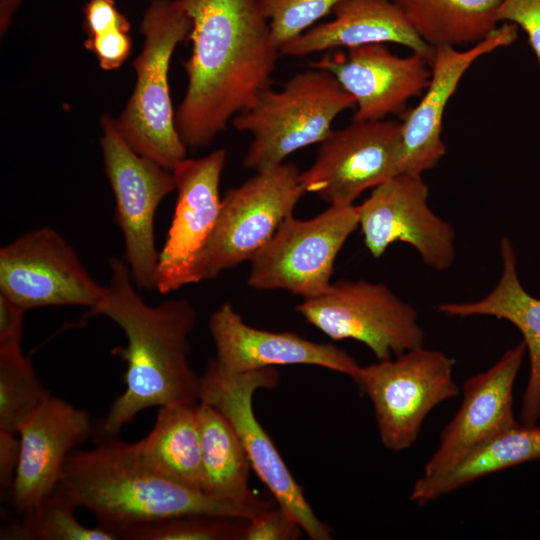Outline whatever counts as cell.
<instances>
[{
  "mask_svg": "<svg viewBox=\"0 0 540 540\" xmlns=\"http://www.w3.org/2000/svg\"><path fill=\"white\" fill-rule=\"evenodd\" d=\"M341 0H259L279 49L332 12Z\"/></svg>",
  "mask_w": 540,
  "mask_h": 540,
  "instance_id": "f546056e",
  "label": "cell"
},
{
  "mask_svg": "<svg viewBox=\"0 0 540 540\" xmlns=\"http://www.w3.org/2000/svg\"><path fill=\"white\" fill-rule=\"evenodd\" d=\"M105 291L53 228L31 230L0 249V294L24 311L66 305L90 310Z\"/></svg>",
  "mask_w": 540,
  "mask_h": 540,
  "instance_id": "7c38bea8",
  "label": "cell"
},
{
  "mask_svg": "<svg viewBox=\"0 0 540 540\" xmlns=\"http://www.w3.org/2000/svg\"><path fill=\"white\" fill-rule=\"evenodd\" d=\"M191 19L184 97L175 112L187 148L213 142L272 83L281 56L259 0H179Z\"/></svg>",
  "mask_w": 540,
  "mask_h": 540,
  "instance_id": "6da1fadb",
  "label": "cell"
},
{
  "mask_svg": "<svg viewBox=\"0 0 540 540\" xmlns=\"http://www.w3.org/2000/svg\"><path fill=\"white\" fill-rule=\"evenodd\" d=\"M310 66L330 72L354 98L353 121L383 120L405 114L431 77V60L416 52L398 56L384 43L327 53Z\"/></svg>",
  "mask_w": 540,
  "mask_h": 540,
  "instance_id": "9a60e30c",
  "label": "cell"
},
{
  "mask_svg": "<svg viewBox=\"0 0 540 540\" xmlns=\"http://www.w3.org/2000/svg\"><path fill=\"white\" fill-rule=\"evenodd\" d=\"M191 26L179 0H150L140 23L143 49L132 62L135 86L116 118L130 147L168 170L187 157L175 123L168 73L173 53L188 38Z\"/></svg>",
  "mask_w": 540,
  "mask_h": 540,
  "instance_id": "277c9868",
  "label": "cell"
},
{
  "mask_svg": "<svg viewBox=\"0 0 540 540\" xmlns=\"http://www.w3.org/2000/svg\"><path fill=\"white\" fill-rule=\"evenodd\" d=\"M354 98L328 71L312 67L294 74L280 89L271 86L231 124L251 135L243 166L258 171L285 162L292 153L321 143Z\"/></svg>",
  "mask_w": 540,
  "mask_h": 540,
  "instance_id": "5b68a950",
  "label": "cell"
},
{
  "mask_svg": "<svg viewBox=\"0 0 540 540\" xmlns=\"http://www.w3.org/2000/svg\"><path fill=\"white\" fill-rule=\"evenodd\" d=\"M500 255L499 281L486 296L476 301L441 303L437 311L459 318L492 316L510 322L521 332L530 362L521 420L524 424H535L540 417V298L523 287L517 272L516 252L507 237L500 241Z\"/></svg>",
  "mask_w": 540,
  "mask_h": 540,
  "instance_id": "7402d4cb",
  "label": "cell"
},
{
  "mask_svg": "<svg viewBox=\"0 0 540 540\" xmlns=\"http://www.w3.org/2000/svg\"><path fill=\"white\" fill-rule=\"evenodd\" d=\"M225 149L200 158H185L171 170L177 192L167 239L159 252L156 289L166 294L185 286L194 259L208 241L218 219L219 186Z\"/></svg>",
  "mask_w": 540,
  "mask_h": 540,
  "instance_id": "e0dca14e",
  "label": "cell"
},
{
  "mask_svg": "<svg viewBox=\"0 0 540 540\" xmlns=\"http://www.w3.org/2000/svg\"><path fill=\"white\" fill-rule=\"evenodd\" d=\"M83 30L92 37L113 28L130 30V22L115 0H88L83 7Z\"/></svg>",
  "mask_w": 540,
  "mask_h": 540,
  "instance_id": "836d02e7",
  "label": "cell"
},
{
  "mask_svg": "<svg viewBox=\"0 0 540 540\" xmlns=\"http://www.w3.org/2000/svg\"><path fill=\"white\" fill-rule=\"evenodd\" d=\"M76 507L53 492L22 513L18 522L4 526L1 540H117L99 526L88 527L75 516Z\"/></svg>",
  "mask_w": 540,
  "mask_h": 540,
  "instance_id": "83f0119b",
  "label": "cell"
},
{
  "mask_svg": "<svg viewBox=\"0 0 540 540\" xmlns=\"http://www.w3.org/2000/svg\"><path fill=\"white\" fill-rule=\"evenodd\" d=\"M20 459V439L16 434L0 431V486L11 490Z\"/></svg>",
  "mask_w": 540,
  "mask_h": 540,
  "instance_id": "e575fe53",
  "label": "cell"
},
{
  "mask_svg": "<svg viewBox=\"0 0 540 540\" xmlns=\"http://www.w3.org/2000/svg\"><path fill=\"white\" fill-rule=\"evenodd\" d=\"M526 352L522 340L488 370L464 382L459 410L442 430L439 444L424 466V476L448 469L482 442L518 424L513 388Z\"/></svg>",
  "mask_w": 540,
  "mask_h": 540,
  "instance_id": "d6986e66",
  "label": "cell"
},
{
  "mask_svg": "<svg viewBox=\"0 0 540 540\" xmlns=\"http://www.w3.org/2000/svg\"><path fill=\"white\" fill-rule=\"evenodd\" d=\"M295 309L332 340L363 343L377 360L424 346L425 332L416 309L384 283L339 280L320 296L303 299Z\"/></svg>",
  "mask_w": 540,
  "mask_h": 540,
  "instance_id": "8fae6325",
  "label": "cell"
},
{
  "mask_svg": "<svg viewBox=\"0 0 540 540\" xmlns=\"http://www.w3.org/2000/svg\"><path fill=\"white\" fill-rule=\"evenodd\" d=\"M429 188L422 176L399 174L372 189L358 207L364 243L380 258L394 242L412 246L429 268L449 269L456 256L453 226L428 203Z\"/></svg>",
  "mask_w": 540,
  "mask_h": 540,
  "instance_id": "5bb4252c",
  "label": "cell"
},
{
  "mask_svg": "<svg viewBox=\"0 0 540 540\" xmlns=\"http://www.w3.org/2000/svg\"><path fill=\"white\" fill-rule=\"evenodd\" d=\"M23 0H0V33L5 34L10 28L14 15Z\"/></svg>",
  "mask_w": 540,
  "mask_h": 540,
  "instance_id": "8d00e7d4",
  "label": "cell"
},
{
  "mask_svg": "<svg viewBox=\"0 0 540 540\" xmlns=\"http://www.w3.org/2000/svg\"><path fill=\"white\" fill-rule=\"evenodd\" d=\"M517 37L518 26L506 22L466 50L449 45L434 47L429 84L402 122L398 175L422 176L440 162L446 153L442 139L444 112L464 74L476 60L511 45Z\"/></svg>",
  "mask_w": 540,
  "mask_h": 540,
  "instance_id": "2e32d148",
  "label": "cell"
},
{
  "mask_svg": "<svg viewBox=\"0 0 540 540\" xmlns=\"http://www.w3.org/2000/svg\"><path fill=\"white\" fill-rule=\"evenodd\" d=\"M248 521L217 514H190L141 526L123 540H243Z\"/></svg>",
  "mask_w": 540,
  "mask_h": 540,
  "instance_id": "f1b7e54d",
  "label": "cell"
},
{
  "mask_svg": "<svg viewBox=\"0 0 540 540\" xmlns=\"http://www.w3.org/2000/svg\"><path fill=\"white\" fill-rule=\"evenodd\" d=\"M129 31L113 28L98 35L87 37L84 47L95 54L99 66L105 71L116 70L128 59L132 50Z\"/></svg>",
  "mask_w": 540,
  "mask_h": 540,
  "instance_id": "1f68e13d",
  "label": "cell"
},
{
  "mask_svg": "<svg viewBox=\"0 0 540 540\" xmlns=\"http://www.w3.org/2000/svg\"><path fill=\"white\" fill-rule=\"evenodd\" d=\"M331 13L333 20L315 24L282 46L280 54L305 57L338 48L394 43L432 60L434 47L418 35L392 0H341Z\"/></svg>",
  "mask_w": 540,
  "mask_h": 540,
  "instance_id": "44dd1931",
  "label": "cell"
},
{
  "mask_svg": "<svg viewBox=\"0 0 540 540\" xmlns=\"http://www.w3.org/2000/svg\"><path fill=\"white\" fill-rule=\"evenodd\" d=\"M278 381L276 367L235 373L226 370L215 358L207 363L200 376L199 401L213 406L230 422L247 452L252 470L277 505L301 525L310 539L331 540L332 528L316 516L301 486L254 414L255 392L273 389Z\"/></svg>",
  "mask_w": 540,
  "mask_h": 540,
  "instance_id": "52a82bcc",
  "label": "cell"
},
{
  "mask_svg": "<svg viewBox=\"0 0 540 540\" xmlns=\"http://www.w3.org/2000/svg\"><path fill=\"white\" fill-rule=\"evenodd\" d=\"M142 463L160 476L201 491L202 457L196 405L158 407L151 431L132 443Z\"/></svg>",
  "mask_w": 540,
  "mask_h": 540,
  "instance_id": "cb8c5ba5",
  "label": "cell"
},
{
  "mask_svg": "<svg viewBox=\"0 0 540 540\" xmlns=\"http://www.w3.org/2000/svg\"><path fill=\"white\" fill-rule=\"evenodd\" d=\"M105 173L115 198V221L124 240V258L134 284L156 289L159 253L154 219L160 202L175 190L173 173L135 152L121 135L116 118H100Z\"/></svg>",
  "mask_w": 540,
  "mask_h": 540,
  "instance_id": "30bf717a",
  "label": "cell"
},
{
  "mask_svg": "<svg viewBox=\"0 0 540 540\" xmlns=\"http://www.w3.org/2000/svg\"><path fill=\"white\" fill-rule=\"evenodd\" d=\"M55 493L76 508L89 510L97 526L117 540L154 522L190 514H217L251 519L276 505L261 498L239 503L219 500L172 482L146 467L133 444L113 438L67 457Z\"/></svg>",
  "mask_w": 540,
  "mask_h": 540,
  "instance_id": "3957f363",
  "label": "cell"
},
{
  "mask_svg": "<svg viewBox=\"0 0 540 540\" xmlns=\"http://www.w3.org/2000/svg\"><path fill=\"white\" fill-rule=\"evenodd\" d=\"M301 525L277 504L249 519L243 540H297Z\"/></svg>",
  "mask_w": 540,
  "mask_h": 540,
  "instance_id": "4dcf8cb0",
  "label": "cell"
},
{
  "mask_svg": "<svg viewBox=\"0 0 540 540\" xmlns=\"http://www.w3.org/2000/svg\"><path fill=\"white\" fill-rule=\"evenodd\" d=\"M402 122L353 121L332 130L312 165L300 173L305 193L329 205H352L366 190L398 175Z\"/></svg>",
  "mask_w": 540,
  "mask_h": 540,
  "instance_id": "4fadbf2b",
  "label": "cell"
},
{
  "mask_svg": "<svg viewBox=\"0 0 540 540\" xmlns=\"http://www.w3.org/2000/svg\"><path fill=\"white\" fill-rule=\"evenodd\" d=\"M202 483L206 495L225 501L248 503L261 498L249 488L252 466L230 422L213 406L199 401Z\"/></svg>",
  "mask_w": 540,
  "mask_h": 540,
  "instance_id": "d4e9b609",
  "label": "cell"
},
{
  "mask_svg": "<svg viewBox=\"0 0 540 540\" xmlns=\"http://www.w3.org/2000/svg\"><path fill=\"white\" fill-rule=\"evenodd\" d=\"M359 226L358 207L329 205L303 220L289 215L250 260L247 284L255 290H286L310 299L332 284L336 257Z\"/></svg>",
  "mask_w": 540,
  "mask_h": 540,
  "instance_id": "9c48e42d",
  "label": "cell"
},
{
  "mask_svg": "<svg viewBox=\"0 0 540 540\" xmlns=\"http://www.w3.org/2000/svg\"><path fill=\"white\" fill-rule=\"evenodd\" d=\"M540 458V427L520 424L499 432L456 464L414 483L410 500L418 505L449 494L486 475Z\"/></svg>",
  "mask_w": 540,
  "mask_h": 540,
  "instance_id": "603a6c76",
  "label": "cell"
},
{
  "mask_svg": "<svg viewBox=\"0 0 540 540\" xmlns=\"http://www.w3.org/2000/svg\"><path fill=\"white\" fill-rule=\"evenodd\" d=\"M430 46L476 44L497 28L503 0H392Z\"/></svg>",
  "mask_w": 540,
  "mask_h": 540,
  "instance_id": "484cf974",
  "label": "cell"
},
{
  "mask_svg": "<svg viewBox=\"0 0 540 540\" xmlns=\"http://www.w3.org/2000/svg\"><path fill=\"white\" fill-rule=\"evenodd\" d=\"M454 361L444 352L418 347L396 359L360 366L355 383L373 405L383 445L395 452L412 446L428 413L456 397Z\"/></svg>",
  "mask_w": 540,
  "mask_h": 540,
  "instance_id": "ba28073f",
  "label": "cell"
},
{
  "mask_svg": "<svg viewBox=\"0 0 540 540\" xmlns=\"http://www.w3.org/2000/svg\"><path fill=\"white\" fill-rule=\"evenodd\" d=\"M20 459L11 502L20 514L52 494L75 447L93 434L91 414L50 394L18 430Z\"/></svg>",
  "mask_w": 540,
  "mask_h": 540,
  "instance_id": "ac0fdd59",
  "label": "cell"
},
{
  "mask_svg": "<svg viewBox=\"0 0 540 540\" xmlns=\"http://www.w3.org/2000/svg\"><path fill=\"white\" fill-rule=\"evenodd\" d=\"M21 344H0V431L14 434L51 394L24 356Z\"/></svg>",
  "mask_w": 540,
  "mask_h": 540,
  "instance_id": "4316f807",
  "label": "cell"
},
{
  "mask_svg": "<svg viewBox=\"0 0 540 540\" xmlns=\"http://www.w3.org/2000/svg\"><path fill=\"white\" fill-rule=\"evenodd\" d=\"M216 360L226 370L243 373L281 365H313L356 377L360 365L344 349L318 343L294 332L257 329L244 322L230 302L209 318Z\"/></svg>",
  "mask_w": 540,
  "mask_h": 540,
  "instance_id": "ffe728a7",
  "label": "cell"
},
{
  "mask_svg": "<svg viewBox=\"0 0 540 540\" xmlns=\"http://www.w3.org/2000/svg\"><path fill=\"white\" fill-rule=\"evenodd\" d=\"M301 171L283 162L255 174L226 191L215 227L192 262L185 285L217 278L250 262L293 211L305 193Z\"/></svg>",
  "mask_w": 540,
  "mask_h": 540,
  "instance_id": "8992f818",
  "label": "cell"
},
{
  "mask_svg": "<svg viewBox=\"0 0 540 540\" xmlns=\"http://www.w3.org/2000/svg\"><path fill=\"white\" fill-rule=\"evenodd\" d=\"M498 21H506L520 27L527 35L540 65V0H503Z\"/></svg>",
  "mask_w": 540,
  "mask_h": 540,
  "instance_id": "d6a6232c",
  "label": "cell"
},
{
  "mask_svg": "<svg viewBox=\"0 0 540 540\" xmlns=\"http://www.w3.org/2000/svg\"><path fill=\"white\" fill-rule=\"evenodd\" d=\"M24 310L0 294V344L22 341Z\"/></svg>",
  "mask_w": 540,
  "mask_h": 540,
  "instance_id": "d590c367",
  "label": "cell"
},
{
  "mask_svg": "<svg viewBox=\"0 0 540 540\" xmlns=\"http://www.w3.org/2000/svg\"><path fill=\"white\" fill-rule=\"evenodd\" d=\"M111 276L103 299L88 316H104L127 338L112 354L126 363L124 391L113 401L97 429L100 440L114 438L141 411L167 405H196L200 376L189 361V335L197 313L186 299L147 304L135 289L128 265L109 260Z\"/></svg>",
  "mask_w": 540,
  "mask_h": 540,
  "instance_id": "7a4b0ae2",
  "label": "cell"
}]
</instances>
